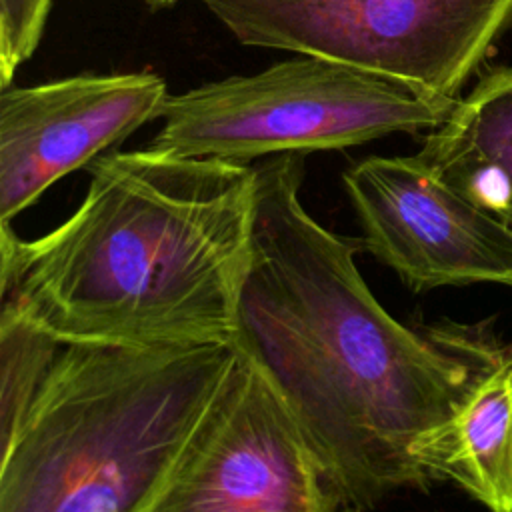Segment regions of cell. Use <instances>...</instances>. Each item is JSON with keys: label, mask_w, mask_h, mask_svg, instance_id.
Here are the masks:
<instances>
[{"label": "cell", "mask_w": 512, "mask_h": 512, "mask_svg": "<svg viewBox=\"0 0 512 512\" xmlns=\"http://www.w3.org/2000/svg\"><path fill=\"white\" fill-rule=\"evenodd\" d=\"M252 250L234 344L274 384L340 508L366 512L430 482L414 452L474 376L438 336L398 322L356 266L360 242L300 200L302 156L254 166Z\"/></svg>", "instance_id": "obj_1"}, {"label": "cell", "mask_w": 512, "mask_h": 512, "mask_svg": "<svg viewBox=\"0 0 512 512\" xmlns=\"http://www.w3.org/2000/svg\"><path fill=\"white\" fill-rule=\"evenodd\" d=\"M88 172L84 200L50 232L22 240L0 224L2 308L60 344L234 342L254 168L148 146Z\"/></svg>", "instance_id": "obj_2"}, {"label": "cell", "mask_w": 512, "mask_h": 512, "mask_svg": "<svg viewBox=\"0 0 512 512\" xmlns=\"http://www.w3.org/2000/svg\"><path fill=\"white\" fill-rule=\"evenodd\" d=\"M238 346L62 344L2 442L0 512H144Z\"/></svg>", "instance_id": "obj_3"}, {"label": "cell", "mask_w": 512, "mask_h": 512, "mask_svg": "<svg viewBox=\"0 0 512 512\" xmlns=\"http://www.w3.org/2000/svg\"><path fill=\"white\" fill-rule=\"evenodd\" d=\"M458 98L316 56L170 94L150 148L236 164L282 154L346 150L390 134L432 132Z\"/></svg>", "instance_id": "obj_4"}, {"label": "cell", "mask_w": 512, "mask_h": 512, "mask_svg": "<svg viewBox=\"0 0 512 512\" xmlns=\"http://www.w3.org/2000/svg\"><path fill=\"white\" fill-rule=\"evenodd\" d=\"M240 44L340 62L456 98L512 26V0H198Z\"/></svg>", "instance_id": "obj_5"}, {"label": "cell", "mask_w": 512, "mask_h": 512, "mask_svg": "<svg viewBox=\"0 0 512 512\" xmlns=\"http://www.w3.org/2000/svg\"><path fill=\"white\" fill-rule=\"evenodd\" d=\"M286 402L238 348L218 394L144 512H338Z\"/></svg>", "instance_id": "obj_6"}, {"label": "cell", "mask_w": 512, "mask_h": 512, "mask_svg": "<svg viewBox=\"0 0 512 512\" xmlns=\"http://www.w3.org/2000/svg\"><path fill=\"white\" fill-rule=\"evenodd\" d=\"M360 248L412 290L512 286V230L416 156H368L342 174Z\"/></svg>", "instance_id": "obj_7"}, {"label": "cell", "mask_w": 512, "mask_h": 512, "mask_svg": "<svg viewBox=\"0 0 512 512\" xmlns=\"http://www.w3.org/2000/svg\"><path fill=\"white\" fill-rule=\"evenodd\" d=\"M154 72L78 74L0 94V224H10L54 182L88 168L168 100Z\"/></svg>", "instance_id": "obj_8"}, {"label": "cell", "mask_w": 512, "mask_h": 512, "mask_svg": "<svg viewBox=\"0 0 512 512\" xmlns=\"http://www.w3.org/2000/svg\"><path fill=\"white\" fill-rule=\"evenodd\" d=\"M418 156L512 230V66L488 70Z\"/></svg>", "instance_id": "obj_9"}, {"label": "cell", "mask_w": 512, "mask_h": 512, "mask_svg": "<svg viewBox=\"0 0 512 512\" xmlns=\"http://www.w3.org/2000/svg\"><path fill=\"white\" fill-rule=\"evenodd\" d=\"M414 456L430 480H454L490 512H512V360L474 376Z\"/></svg>", "instance_id": "obj_10"}, {"label": "cell", "mask_w": 512, "mask_h": 512, "mask_svg": "<svg viewBox=\"0 0 512 512\" xmlns=\"http://www.w3.org/2000/svg\"><path fill=\"white\" fill-rule=\"evenodd\" d=\"M62 344L22 318L2 308L0 316V440L6 442L32 404L48 368ZM0 442V444H2Z\"/></svg>", "instance_id": "obj_11"}, {"label": "cell", "mask_w": 512, "mask_h": 512, "mask_svg": "<svg viewBox=\"0 0 512 512\" xmlns=\"http://www.w3.org/2000/svg\"><path fill=\"white\" fill-rule=\"evenodd\" d=\"M52 0H0V86L8 88L16 70L36 52Z\"/></svg>", "instance_id": "obj_12"}, {"label": "cell", "mask_w": 512, "mask_h": 512, "mask_svg": "<svg viewBox=\"0 0 512 512\" xmlns=\"http://www.w3.org/2000/svg\"><path fill=\"white\" fill-rule=\"evenodd\" d=\"M152 10H162V8H170L174 6L178 0H144Z\"/></svg>", "instance_id": "obj_13"}, {"label": "cell", "mask_w": 512, "mask_h": 512, "mask_svg": "<svg viewBox=\"0 0 512 512\" xmlns=\"http://www.w3.org/2000/svg\"><path fill=\"white\" fill-rule=\"evenodd\" d=\"M344 512H352V510H344Z\"/></svg>", "instance_id": "obj_14"}]
</instances>
